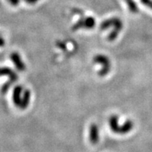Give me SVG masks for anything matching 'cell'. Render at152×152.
I'll return each mask as SVG.
<instances>
[{"mask_svg": "<svg viewBox=\"0 0 152 152\" xmlns=\"http://www.w3.org/2000/svg\"><path fill=\"white\" fill-rule=\"evenodd\" d=\"M112 27H114V29L112 30L111 32L109 33L107 37V40L109 41H113L115 39L118 38V34L123 29V23H122V21L119 18L112 17L104 20L100 24V29L102 30H107Z\"/></svg>", "mask_w": 152, "mask_h": 152, "instance_id": "1", "label": "cell"}, {"mask_svg": "<svg viewBox=\"0 0 152 152\" xmlns=\"http://www.w3.org/2000/svg\"><path fill=\"white\" fill-rule=\"evenodd\" d=\"M94 62L96 64H100L102 65L101 69L99 71L100 76H105L110 72L111 69V62L106 55L97 54L94 58Z\"/></svg>", "mask_w": 152, "mask_h": 152, "instance_id": "2", "label": "cell"}, {"mask_svg": "<svg viewBox=\"0 0 152 152\" xmlns=\"http://www.w3.org/2000/svg\"><path fill=\"white\" fill-rule=\"evenodd\" d=\"M10 59L14 64L16 69L19 71H23L26 70V64L23 62L21 57L17 52H12L10 54Z\"/></svg>", "mask_w": 152, "mask_h": 152, "instance_id": "3", "label": "cell"}, {"mask_svg": "<svg viewBox=\"0 0 152 152\" xmlns=\"http://www.w3.org/2000/svg\"><path fill=\"white\" fill-rule=\"evenodd\" d=\"M89 137H90V141L94 145L98 143L100 140V134H99V128L96 123H92L90 126Z\"/></svg>", "mask_w": 152, "mask_h": 152, "instance_id": "4", "label": "cell"}, {"mask_svg": "<svg viewBox=\"0 0 152 152\" xmlns=\"http://www.w3.org/2000/svg\"><path fill=\"white\" fill-rule=\"evenodd\" d=\"M23 91V88L21 85H17L15 86L13 89L12 93V101L15 106L19 107L22 101V93Z\"/></svg>", "mask_w": 152, "mask_h": 152, "instance_id": "5", "label": "cell"}, {"mask_svg": "<svg viewBox=\"0 0 152 152\" xmlns=\"http://www.w3.org/2000/svg\"><path fill=\"white\" fill-rule=\"evenodd\" d=\"M3 75H7L10 77L9 80H10L12 82L17 81L18 75L15 73L13 70L7 67H0V76H3Z\"/></svg>", "mask_w": 152, "mask_h": 152, "instance_id": "6", "label": "cell"}, {"mask_svg": "<svg viewBox=\"0 0 152 152\" xmlns=\"http://www.w3.org/2000/svg\"><path fill=\"white\" fill-rule=\"evenodd\" d=\"M31 99V92L29 89H26L24 90V93L23 94V97H22V101L21 104H20V106L19 108L21 110H25L29 106V102H30Z\"/></svg>", "mask_w": 152, "mask_h": 152, "instance_id": "7", "label": "cell"}, {"mask_svg": "<svg viewBox=\"0 0 152 152\" xmlns=\"http://www.w3.org/2000/svg\"><path fill=\"white\" fill-rule=\"evenodd\" d=\"M109 126L114 133H119L120 127L118 124V116L117 115H112L109 119Z\"/></svg>", "mask_w": 152, "mask_h": 152, "instance_id": "8", "label": "cell"}, {"mask_svg": "<svg viewBox=\"0 0 152 152\" xmlns=\"http://www.w3.org/2000/svg\"><path fill=\"white\" fill-rule=\"evenodd\" d=\"M133 122L130 120V119H127V120H126L125 123H124L123 125L120 127L119 133L120 134H126V133L131 132L132 130V129H133Z\"/></svg>", "mask_w": 152, "mask_h": 152, "instance_id": "9", "label": "cell"}, {"mask_svg": "<svg viewBox=\"0 0 152 152\" xmlns=\"http://www.w3.org/2000/svg\"><path fill=\"white\" fill-rule=\"evenodd\" d=\"M96 25V20L93 16H87L83 17V28L87 30H91Z\"/></svg>", "mask_w": 152, "mask_h": 152, "instance_id": "10", "label": "cell"}, {"mask_svg": "<svg viewBox=\"0 0 152 152\" xmlns=\"http://www.w3.org/2000/svg\"><path fill=\"white\" fill-rule=\"evenodd\" d=\"M126 2H127V6H128L131 13H135L138 12V6H137V5L134 0H126Z\"/></svg>", "mask_w": 152, "mask_h": 152, "instance_id": "11", "label": "cell"}, {"mask_svg": "<svg viewBox=\"0 0 152 152\" xmlns=\"http://www.w3.org/2000/svg\"><path fill=\"white\" fill-rule=\"evenodd\" d=\"M141 2L144 6L150 8L152 10V0H141Z\"/></svg>", "mask_w": 152, "mask_h": 152, "instance_id": "12", "label": "cell"}, {"mask_svg": "<svg viewBox=\"0 0 152 152\" xmlns=\"http://www.w3.org/2000/svg\"><path fill=\"white\" fill-rule=\"evenodd\" d=\"M7 1L12 6H17L20 2V0H7Z\"/></svg>", "mask_w": 152, "mask_h": 152, "instance_id": "13", "label": "cell"}, {"mask_svg": "<svg viewBox=\"0 0 152 152\" xmlns=\"http://www.w3.org/2000/svg\"><path fill=\"white\" fill-rule=\"evenodd\" d=\"M5 40H4L3 37L1 36V34H0V47H3L4 45H5Z\"/></svg>", "mask_w": 152, "mask_h": 152, "instance_id": "14", "label": "cell"}, {"mask_svg": "<svg viewBox=\"0 0 152 152\" xmlns=\"http://www.w3.org/2000/svg\"><path fill=\"white\" fill-rule=\"evenodd\" d=\"M25 1L27 3L29 4V5H33V4H35L36 2H38L39 0H25Z\"/></svg>", "mask_w": 152, "mask_h": 152, "instance_id": "15", "label": "cell"}, {"mask_svg": "<svg viewBox=\"0 0 152 152\" xmlns=\"http://www.w3.org/2000/svg\"><path fill=\"white\" fill-rule=\"evenodd\" d=\"M24 1H25V0H24Z\"/></svg>", "mask_w": 152, "mask_h": 152, "instance_id": "16", "label": "cell"}]
</instances>
